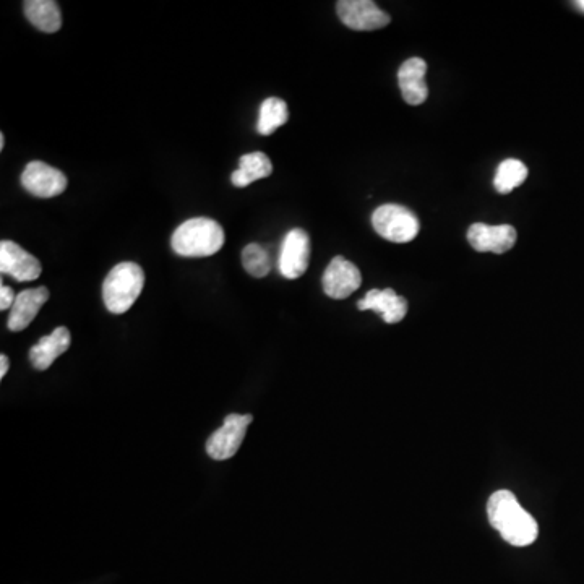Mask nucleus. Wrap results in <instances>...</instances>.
<instances>
[{"label": "nucleus", "mask_w": 584, "mask_h": 584, "mask_svg": "<svg viewBox=\"0 0 584 584\" xmlns=\"http://www.w3.org/2000/svg\"><path fill=\"white\" fill-rule=\"evenodd\" d=\"M487 516L500 536L515 547L531 546L537 539L536 520L521 507L510 490L495 492L487 503Z\"/></svg>", "instance_id": "obj_1"}, {"label": "nucleus", "mask_w": 584, "mask_h": 584, "mask_svg": "<svg viewBox=\"0 0 584 584\" xmlns=\"http://www.w3.org/2000/svg\"><path fill=\"white\" fill-rule=\"evenodd\" d=\"M224 229L215 219L192 218L172 234V250L181 257H210L223 249Z\"/></svg>", "instance_id": "obj_2"}, {"label": "nucleus", "mask_w": 584, "mask_h": 584, "mask_svg": "<svg viewBox=\"0 0 584 584\" xmlns=\"http://www.w3.org/2000/svg\"><path fill=\"white\" fill-rule=\"evenodd\" d=\"M145 286V273L134 262L119 263L109 271L103 283V301L111 314L129 312Z\"/></svg>", "instance_id": "obj_3"}, {"label": "nucleus", "mask_w": 584, "mask_h": 584, "mask_svg": "<svg viewBox=\"0 0 584 584\" xmlns=\"http://www.w3.org/2000/svg\"><path fill=\"white\" fill-rule=\"evenodd\" d=\"M372 226L378 236L395 244H406L416 239L421 223L413 211L401 205H382L372 215Z\"/></svg>", "instance_id": "obj_4"}, {"label": "nucleus", "mask_w": 584, "mask_h": 584, "mask_svg": "<svg viewBox=\"0 0 584 584\" xmlns=\"http://www.w3.org/2000/svg\"><path fill=\"white\" fill-rule=\"evenodd\" d=\"M252 421L254 416L250 414H229L224 419L223 427L208 438L207 453L210 458L224 461L236 455Z\"/></svg>", "instance_id": "obj_5"}, {"label": "nucleus", "mask_w": 584, "mask_h": 584, "mask_svg": "<svg viewBox=\"0 0 584 584\" xmlns=\"http://www.w3.org/2000/svg\"><path fill=\"white\" fill-rule=\"evenodd\" d=\"M336 12L343 25L356 31L382 30L391 22L390 15L372 0H340Z\"/></svg>", "instance_id": "obj_6"}, {"label": "nucleus", "mask_w": 584, "mask_h": 584, "mask_svg": "<svg viewBox=\"0 0 584 584\" xmlns=\"http://www.w3.org/2000/svg\"><path fill=\"white\" fill-rule=\"evenodd\" d=\"M310 239L304 229H291L281 245L278 270L286 280H297L309 268Z\"/></svg>", "instance_id": "obj_7"}, {"label": "nucleus", "mask_w": 584, "mask_h": 584, "mask_svg": "<svg viewBox=\"0 0 584 584\" xmlns=\"http://www.w3.org/2000/svg\"><path fill=\"white\" fill-rule=\"evenodd\" d=\"M67 177L59 169L43 161H31L22 174L23 189L38 198H54L64 194Z\"/></svg>", "instance_id": "obj_8"}, {"label": "nucleus", "mask_w": 584, "mask_h": 584, "mask_svg": "<svg viewBox=\"0 0 584 584\" xmlns=\"http://www.w3.org/2000/svg\"><path fill=\"white\" fill-rule=\"evenodd\" d=\"M323 291L331 299L341 301L361 288L362 275L353 262L344 257L333 258L323 273Z\"/></svg>", "instance_id": "obj_9"}, {"label": "nucleus", "mask_w": 584, "mask_h": 584, "mask_svg": "<svg viewBox=\"0 0 584 584\" xmlns=\"http://www.w3.org/2000/svg\"><path fill=\"white\" fill-rule=\"evenodd\" d=\"M0 271L2 275L12 276L18 283L38 280L41 276V262L28 254L25 249L12 241L0 242Z\"/></svg>", "instance_id": "obj_10"}, {"label": "nucleus", "mask_w": 584, "mask_h": 584, "mask_svg": "<svg viewBox=\"0 0 584 584\" xmlns=\"http://www.w3.org/2000/svg\"><path fill=\"white\" fill-rule=\"evenodd\" d=\"M518 239V232L510 224L489 226L476 223L468 229V241L476 252H492V254H507L513 249Z\"/></svg>", "instance_id": "obj_11"}, {"label": "nucleus", "mask_w": 584, "mask_h": 584, "mask_svg": "<svg viewBox=\"0 0 584 584\" xmlns=\"http://www.w3.org/2000/svg\"><path fill=\"white\" fill-rule=\"evenodd\" d=\"M427 64L421 57H411L398 70V83L404 101L411 106L426 103L429 88L426 83Z\"/></svg>", "instance_id": "obj_12"}, {"label": "nucleus", "mask_w": 584, "mask_h": 584, "mask_svg": "<svg viewBox=\"0 0 584 584\" xmlns=\"http://www.w3.org/2000/svg\"><path fill=\"white\" fill-rule=\"evenodd\" d=\"M357 309L374 310L382 315L383 322L393 325L400 323L408 314V301L393 289H372L362 301L357 302Z\"/></svg>", "instance_id": "obj_13"}, {"label": "nucleus", "mask_w": 584, "mask_h": 584, "mask_svg": "<svg viewBox=\"0 0 584 584\" xmlns=\"http://www.w3.org/2000/svg\"><path fill=\"white\" fill-rule=\"evenodd\" d=\"M49 299L48 288L25 289V291L17 294V301L10 309L9 322L7 327L13 333L23 331L30 327L31 322L35 320L39 310L43 307Z\"/></svg>", "instance_id": "obj_14"}, {"label": "nucleus", "mask_w": 584, "mask_h": 584, "mask_svg": "<svg viewBox=\"0 0 584 584\" xmlns=\"http://www.w3.org/2000/svg\"><path fill=\"white\" fill-rule=\"evenodd\" d=\"M70 343V331L65 327L56 328L51 335L44 336L30 349L31 365L36 370H48L57 357L69 351Z\"/></svg>", "instance_id": "obj_15"}, {"label": "nucleus", "mask_w": 584, "mask_h": 584, "mask_svg": "<svg viewBox=\"0 0 584 584\" xmlns=\"http://www.w3.org/2000/svg\"><path fill=\"white\" fill-rule=\"evenodd\" d=\"M23 12L28 22L43 33H57L62 28L61 7L54 0H26Z\"/></svg>", "instance_id": "obj_16"}, {"label": "nucleus", "mask_w": 584, "mask_h": 584, "mask_svg": "<svg viewBox=\"0 0 584 584\" xmlns=\"http://www.w3.org/2000/svg\"><path fill=\"white\" fill-rule=\"evenodd\" d=\"M271 172H273V164L270 158L262 151H254V153L241 156L239 169L232 172L231 182L239 189H244L255 181L271 176Z\"/></svg>", "instance_id": "obj_17"}, {"label": "nucleus", "mask_w": 584, "mask_h": 584, "mask_svg": "<svg viewBox=\"0 0 584 584\" xmlns=\"http://www.w3.org/2000/svg\"><path fill=\"white\" fill-rule=\"evenodd\" d=\"M289 119V109L286 101L280 98H267L260 106L257 132L263 137L275 134Z\"/></svg>", "instance_id": "obj_18"}, {"label": "nucleus", "mask_w": 584, "mask_h": 584, "mask_svg": "<svg viewBox=\"0 0 584 584\" xmlns=\"http://www.w3.org/2000/svg\"><path fill=\"white\" fill-rule=\"evenodd\" d=\"M528 179V168L520 159H505L495 174L494 185L499 194H510Z\"/></svg>", "instance_id": "obj_19"}, {"label": "nucleus", "mask_w": 584, "mask_h": 584, "mask_svg": "<svg viewBox=\"0 0 584 584\" xmlns=\"http://www.w3.org/2000/svg\"><path fill=\"white\" fill-rule=\"evenodd\" d=\"M242 265L254 278H265L271 271V258L260 244H249L242 250Z\"/></svg>", "instance_id": "obj_20"}, {"label": "nucleus", "mask_w": 584, "mask_h": 584, "mask_svg": "<svg viewBox=\"0 0 584 584\" xmlns=\"http://www.w3.org/2000/svg\"><path fill=\"white\" fill-rule=\"evenodd\" d=\"M15 301H17V296H15L13 289L2 284L0 286V310L12 309Z\"/></svg>", "instance_id": "obj_21"}, {"label": "nucleus", "mask_w": 584, "mask_h": 584, "mask_svg": "<svg viewBox=\"0 0 584 584\" xmlns=\"http://www.w3.org/2000/svg\"><path fill=\"white\" fill-rule=\"evenodd\" d=\"M9 365V357L2 354V356H0V378H4L5 375H7V372H9Z\"/></svg>", "instance_id": "obj_22"}, {"label": "nucleus", "mask_w": 584, "mask_h": 584, "mask_svg": "<svg viewBox=\"0 0 584 584\" xmlns=\"http://www.w3.org/2000/svg\"><path fill=\"white\" fill-rule=\"evenodd\" d=\"M5 146V137L4 134H0V150H4Z\"/></svg>", "instance_id": "obj_23"}, {"label": "nucleus", "mask_w": 584, "mask_h": 584, "mask_svg": "<svg viewBox=\"0 0 584 584\" xmlns=\"http://www.w3.org/2000/svg\"><path fill=\"white\" fill-rule=\"evenodd\" d=\"M576 5L580 7L581 10H584V0H580V2H576Z\"/></svg>", "instance_id": "obj_24"}]
</instances>
